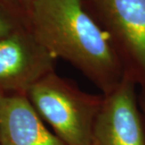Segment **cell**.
<instances>
[{
  "mask_svg": "<svg viewBox=\"0 0 145 145\" xmlns=\"http://www.w3.org/2000/svg\"><path fill=\"white\" fill-rule=\"evenodd\" d=\"M92 145H94V144H93V143H92Z\"/></svg>",
  "mask_w": 145,
  "mask_h": 145,
  "instance_id": "30bf717a",
  "label": "cell"
},
{
  "mask_svg": "<svg viewBox=\"0 0 145 145\" xmlns=\"http://www.w3.org/2000/svg\"><path fill=\"white\" fill-rule=\"evenodd\" d=\"M136 87L137 83L124 75L104 95L93 128L94 145H145V120Z\"/></svg>",
  "mask_w": 145,
  "mask_h": 145,
  "instance_id": "5b68a950",
  "label": "cell"
},
{
  "mask_svg": "<svg viewBox=\"0 0 145 145\" xmlns=\"http://www.w3.org/2000/svg\"><path fill=\"white\" fill-rule=\"evenodd\" d=\"M27 27L26 15L13 0H0V38Z\"/></svg>",
  "mask_w": 145,
  "mask_h": 145,
  "instance_id": "52a82bcc",
  "label": "cell"
},
{
  "mask_svg": "<svg viewBox=\"0 0 145 145\" xmlns=\"http://www.w3.org/2000/svg\"><path fill=\"white\" fill-rule=\"evenodd\" d=\"M56 61L27 27L0 38V93L26 95L34 83L55 71Z\"/></svg>",
  "mask_w": 145,
  "mask_h": 145,
  "instance_id": "277c9868",
  "label": "cell"
},
{
  "mask_svg": "<svg viewBox=\"0 0 145 145\" xmlns=\"http://www.w3.org/2000/svg\"><path fill=\"white\" fill-rule=\"evenodd\" d=\"M26 24L52 56L70 63L103 95L124 78L111 39L88 10L85 0H35L26 12Z\"/></svg>",
  "mask_w": 145,
  "mask_h": 145,
  "instance_id": "6da1fadb",
  "label": "cell"
},
{
  "mask_svg": "<svg viewBox=\"0 0 145 145\" xmlns=\"http://www.w3.org/2000/svg\"><path fill=\"white\" fill-rule=\"evenodd\" d=\"M138 102H140V110L142 112L144 120H145V89H141V92L140 94V98H138Z\"/></svg>",
  "mask_w": 145,
  "mask_h": 145,
  "instance_id": "9c48e42d",
  "label": "cell"
},
{
  "mask_svg": "<svg viewBox=\"0 0 145 145\" xmlns=\"http://www.w3.org/2000/svg\"><path fill=\"white\" fill-rule=\"evenodd\" d=\"M26 97L65 145H92L103 94L86 93L52 71L34 83Z\"/></svg>",
  "mask_w": 145,
  "mask_h": 145,
  "instance_id": "7a4b0ae2",
  "label": "cell"
},
{
  "mask_svg": "<svg viewBox=\"0 0 145 145\" xmlns=\"http://www.w3.org/2000/svg\"><path fill=\"white\" fill-rule=\"evenodd\" d=\"M109 36L124 75L145 89V0H85Z\"/></svg>",
  "mask_w": 145,
  "mask_h": 145,
  "instance_id": "3957f363",
  "label": "cell"
},
{
  "mask_svg": "<svg viewBox=\"0 0 145 145\" xmlns=\"http://www.w3.org/2000/svg\"><path fill=\"white\" fill-rule=\"evenodd\" d=\"M13 1L15 2V4L17 6H19V7L22 8V10L26 15L27 10H28L30 6H31V4L35 1V0H13Z\"/></svg>",
  "mask_w": 145,
  "mask_h": 145,
  "instance_id": "ba28073f",
  "label": "cell"
},
{
  "mask_svg": "<svg viewBox=\"0 0 145 145\" xmlns=\"http://www.w3.org/2000/svg\"><path fill=\"white\" fill-rule=\"evenodd\" d=\"M0 145H65L24 94L0 93Z\"/></svg>",
  "mask_w": 145,
  "mask_h": 145,
  "instance_id": "8992f818",
  "label": "cell"
}]
</instances>
